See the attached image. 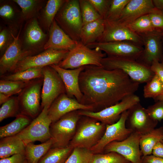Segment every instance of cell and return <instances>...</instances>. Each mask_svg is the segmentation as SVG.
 Here are the masks:
<instances>
[{
    "mask_svg": "<svg viewBox=\"0 0 163 163\" xmlns=\"http://www.w3.org/2000/svg\"><path fill=\"white\" fill-rule=\"evenodd\" d=\"M79 82L83 95L82 104L101 110L134 94L139 85L122 70L93 65L85 66Z\"/></svg>",
    "mask_w": 163,
    "mask_h": 163,
    "instance_id": "6da1fadb",
    "label": "cell"
},
{
    "mask_svg": "<svg viewBox=\"0 0 163 163\" xmlns=\"http://www.w3.org/2000/svg\"><path fill=\"white\" fill-rule=\"evenodd\" d=\"M20 31V30L16 37L13 35L12 42L0 59L1 76L7 72H12L20 61L27 56H31L32 51L21 49L19 39Z\"/></svg>",
    "mask_w": 163,
    "mask_h": 163,
    "instance_id": "d6986e66",
    "label": "cell"
},
{
    "mask_svg": "<svg viewBox=\"0 0 163 163\" xmlns=\"http://www.w3.org/2000/svg\"><path fill=\"white\" fill-rule=\"evenodd\" d=\"M30 81H11L1 79L0 80V93L10 97L12 95L19 94Z\"/></svg>",
    "mask_w": 163,
    "mask_h": 163,
    "instance_id": "e575fe53",
    "label": "cell"
},
{
    "mask_svg": "<svg viewBox=\"0 0 163 163\" xmlns=\"http://www.w3.org/2000/svg\"><path fill=\"white\" fill-rule=\"evenodd\" d=\"M79 1L83 25L102 18L89 0H79Z\"/></svg>",
    "mask_w": 163,
    "mask_h": 163,
    "instance_id": "8d00e7d4",
    "label": "cell"
},
{
    "mask_svg": "<svg viewBox=\"0 0 163 163\" xmlns=\"http://www.w3.org/2000/svg\"><path fill=\"white\" fill-rule=\"evenodd\" d=\"M128 110L124 112L119 119L111 125H106L105 131L100 140L90 150L93 154L103 153L105 146L114 141H120L127 138L132 133L126 125Z\"/></svg>",
    "mask_w": 163,
    "mask_h": 163,
    "instance_id": "5bb4252c",
    "label": "cell"
},
{
    "mask_svg": "<svg viewBox=\"0 0 163 163\" xmlns=\"http://www.w3.org/2000/svg\"><path fill=\"white\" fill-rule=\"evenodd\" d=\"M25 145L17 136L5 137L0 141V158L10 157L13 155L25 153Z\"/></svg>",
    "mask_w": 163,
    "mask_h": 163,
    "instance_id": "cb8c5ba5",
    "label": "cell"
},
{
    "mask_svg": "<svg viewBox=\"0 0 163 163\" xmlns=\"http://www.w3.org/2000/svg\"><path fill=\"white\" fill-rule=\"evenodd\" d=\"M146 83L143 89V96L145 98L154 99L163 94V83L157 75L155 74Z\"/></svg>",
    "mask_w": 163,
    "mask_h": 163,
    "instance_id": "d6a6232c",
    "label": "cell"
},
{
    "mask_svg": "<svg viewBox=\"0 0 163 163\" xmlns=\"http://www.w3.org/2000/svg\"><path fill=\"white\" fill-rule=\"evenodd\" d=\"M155 8L152 0H130L115 21L126 26L139 18L150 13Z\"/></svg>",
    "mask_w": 163,
    "mask_h": 163,
    "instance_id": "44dd1931",
    "label": "cell"
},
{
    "mask_svg": "<svg viewBox=\"0 0 163 163\" xmlns=\"http://www.w3.org/2000/svg\"><path fill=\"white\" fill-rule=\"evenodd\" d=\"M128 111L126 125L132 132L142 135L155 129L157 126L158 122L151 117L146 109L140 102L133 106Z\"/></svg>",
    "mask_w": 163,
    "mask_h": 163,
    "instance_id": "9a60e30c",
    "label": "cell"
},
{
    "mask_svg": "<svg viewBox=\"0 0 163 163\" xmlns=\"http://www.w3.org/2000/svg\"><path fill=\"white\" fill-rule=\"evenodd\" d=\"M104 21V32L96 42L127 41L142 46H143L141 37L131 30L126 26L120 24L116 21Z\"/></svg>",
    "mask_w": 163,
    "mask_h": 163,
    "instance_id": "e0dca14e",
    "label": "cell"
},
{
    "mask_svg": "<svg viewBox=\"0 0 163 163\" xmlns=\"http://www.w3.org/2000/svg\"><path fill=\"white\" fill-rule=\"evenodd\" d=\"M106 128V125L97 120L82 116L69 145L73 148H80L90 149L100 140Z\"/></svg>",
    "mask_w": 163,
    "mask_h": 163,
    "instance_id": "7a4b0ae2",
    "label": "cell"
},
{
    "mask_svg": "<svg viewBox=\"0 0 163 163\" xmlns=\"http://www.w3.org/2000/svg\"><path fill=\"white\" fill-rule=\"evenodd\" d=\"M59 27L73 40L80 41L83 26L78 0H66L55 18Z\"/></svg>",
    "mask_w": 163,
    "mask_h": 163,
    "instance_id": "5b68a950",
    "label": "cell"
},
{
    "mask_svg": "<svg viewBox=\"0 0 163 163\" xmlns=\"http://www.w3.org/2000/svg\"><path fill=\"white\" fill-rule=\"evenodd\" d=\"M21 9L23 19L27 20L34 17L40 9L42 1L36 0H14Z\"/></svg>",
    "mask_w": 163,
    "mask_h": 163,
    "instance_id": "1f68e13d",
    "label": "cell"
},
{
    "mask_svg": "<svg viewBox=\"0 0 163 163\" xmlns=\"http://www.w3.org/2000/svg\"><path fill=\"white\" fill-rule=\"evenodd\" d=\"M50 66L56 71L61 78L66 94L70 97H74L79 102L82 104L83 95L80 89L79 79L85 66L73 69H66L59 67L58 64Z\"/></svg>",
    "mask_w": 163,
    "mask_h": 163,
    "instance_id": "ffe728a7",
    "label": "cell"
},
{
    "mask_svg": "<svg viewBox=\"0 0 163 163\" xmlns=\"http://www.w3.org/2000/svg\"><path fill=\"white\" fill-rule=\"evenodd\" d=\"M43 82L41 91V108L49 107L61 94L66 92L64 84L56 71L50 66L43 68Z\"/></svg>",
    "mask_w": 163,
    "mask_h": 163,
    "instance_id": "8fae6325",
    "label": "cell"
},
{
    "mask_svg": "<svg viewBox=\"0 0 163 163\" xmlns=\"http://www.w3.org/2000/svg\"><path fill=\"white\" fill-rule=\"evenodd\" d=\"M73 149L69 145L65 147H52L38 163H65Z\"/></svg>",
    "mask_w": 163,
    "mask_h": 163,
    "instance_id": "f1b7e54d",
    "label": "cell"
},
{
    "mask_svg": "<svg viewBox=\"0 0 163 163\" xmlns=\"http://www.w3.org/2000/svg\"><path fill=\"white\" fill-rule=\"evenodd\" d=\"M80 110L94 111L92 106L79 102L76 99L69 97L66 93L61 94L53 102L48 111L52 123L70 112Z\"/></svg>",
    "mask_w": 163,
    "mask_h": 163,
    "instance_id": "ac0fdd59",
    "label": "cell"
},
{
    "mask_svg": "<svg viewBox=\"0 0 163 163\" xmlns=\"http://www.w3.org/2000/svg\"><path fill=\"white\" fill-rule=\"evenodd\" d=\"M148 15L154 29L163 32V11L155 8Z\"/></svg>",
    "mask_w": 163,
    "mask_h": 163,
    "instance_id": "7bdbcfd3",
    "label": "cell"
},
{
    "mask_svg": "<svg viewBox=\"0 0 163 163\" xmlns=\"http://www.w3.org/2000/svg\"><path fill=\"white\" fill-rule=\"evenodd\" d=\"M43 77L30 81L18 97L21 113L34 118L39 112Z\"/></svg>",
    "mask_w": 163,
    "mask_h": 163,
    "instance_id": "9c48e42d",
    "label": "cell"
},
{
    "mask_svg": "<svg viewBox=\"0 0 163 163\" xmlns=\"http://www.w3.org/2000/svg\"><path fill=\"white\" fill-rule=\"evenodd\" d=\"M93 154L90 149L74 148L65 163H89Z\"/></svg>",
    "mask_w": 163,
    "mask_h": 163,
    "instance_id": "f35d334b",
    "label": "cell"
},
{
    "mask_svg": "<svg viewBox=\"0 0 163 163\" xmlns=\"http://www.w3.org/2000/svg\"><path fill=\"white\" fill-rule=\"evenodd\" d=\"M66 0H49L42 14L44 26L49 30L58 12Z\"/></svg>",
    "mask_w": 163,
    "mask_h": 163,
    "instance_id": "4dcf8cb0",
    "label": "cell"
},
{
    "mask_svg": "<svg viewBox=\"0 0 163 163\" xmlns=\"http://www.w3.org/2000/svg\"><path fill=\"white\" fill-rule=\"evenodd\" d=\"M163 138V127L155 128L150 132L141 135L139 142L142 156L152 155L155 145Z\"/></svg>",
    "mask_w": 163,
    "mask_h": 163,
    "instance_id": "d4e9b609",
    "label": "cell"
},
{
    "mask_svg": "<svg viewBox=\"0 0 163 163\" xmlns=\"http://www.w3.org/2000/svg\"><path fill=\"white\" fill-rule=\"evenodd\" d=\"M126 26L131 30L138 34L156 30L152 24L148 14L139 18Z\"/></svg>",
    "mask_w": 163,
    "mask_h": 163,
    "instance_id": "836d02e7",
    "label": "cell"
},
{
    "mask_svg": "<svg viewBox=\"0 0 163 163\" xmlns=\"http://www.w3.org/2000/svg\"><path fill=\"white\" fill-rule=\"evenodd\" d=\"M91 49L100 50L108 56L129 58L137 60L141 56L143 47L127 41L95 42L86 45Z\"/></svg>",
    "mask_w": 163,
    "mask_h": 163,
    "instance_id": "30bf717a",
    "label": "cell"
},
{
    "mask_svg": "<svg viewBox=\"0 0 163 163\" xmlns=\"http://www.w3.org/2000/svg\"><path fill=\"white\" fill-rule=\"evenodd\" d=\"M10 123L0 127V138L17 135L27 127L32 121L29 117L20 113Z\"/></svg>",
    "mask_w": 163,
    "mask_h": 163,
    "instance_id": "83f0119b",
    "label": "cell"
},
{
    "mask_svg": "<svg viewBox=\"0 0 163 163\" xmlns=\"http://www.w3.org/2000/svg\"><path fill=\"white\" fill-rule=\"evenodd\" d=\"M49 107L47 105L45 106L38 116L16 135L25 145L36 141L43 143L51 138L50 127L52 122L48 114Z\"/></svg>",
    "mask_w": 163,
    "mask_h": 163,
    "instance_id": "ba28073f",
    "label": "cell"
},
{
    "mask_svg": "<svg viewBox=\"0 0 163 163\" xmlns=\"http://www.w3.org/2000/svg\"><path fill=\"white\" fill-rule=\"evenodd\" d=\"M161 11H163V8H162V9H161Z\"/></svg>",
    "mask_w": 163,
    "mask_h": 163,
    "instance_id": "9f6ffc18",
    "label": "cell"
},
{
    "mask_svg": "<svg viewBox=\"0 0 163 163\" xmlns=\"http://www.w3.org/2000/svg\"><path fill=\"white\" fill-rule=\"evenodd\" d=\"M13 34L3 29L0 33V50L2 52L7 49L13 40Z\"/></svg>",
    "mask_w": 163,
    "mask_h": 163,
    "instance_id": "ee69618b",
    "label": "cell"
},
{
    "mask_svg": "<svg viewBox=\"0 0 163 163\" xmlns=\"http://www.w3.org/2000/svg\"><path fill=\"white\" fill-rule=\"evenodd\" d=\"M26 160L25 153H19L1 159L0 163H23Z\"/></svg>",
    "mask_w": 163,
    "mask_h": 163,
    "instance_id": "bcb514c9",
    "label": "cell"
},
{
    "mask_svg": "<svg viewBox=\"0 0 163 163\" xmlns=\"http://www.w3.org/2000/svg\"><path fill=\"white\" fill-rule=\"evenodd\" d=\"M162 40H163V38H162Z\"/></svg>",
    "mask_w": 163,
    "mask_h": 163,
    "instance_id": "680465c9",
    "label": "cell"
},
{
    "mask_svg": "<svg viewBox=\"0 0 163 163\" xmlns=\"http://www.w3.org/2000/svg\"><path fill=\"white\" fill-rule=\"evenodd\" d=\"M78 110L69 113L56 122L50 127L52 147H65L69 145L76 131L78 122L81 117Z\"/></svg>",
    "mask_w": 163,
    "mask_h": 163,
    "instance_id": "8992f818",
    "label": "cell"
},
{
    "mask_svg": "<svg viewBox=\"0 0 163 163\" xmlns=\"http://www.w3.org/2000/svg\"><path fill=\"white\" fill-rule=\"evenodd\" d=\"M11 97L4 94L3 93H0V104L2 105L4 103L7 101Z\"/></svg>",
    "mask_w": 163,
    "mask_h": 163,
    "instance_id": "f907efd6",
    "label": "cell"
},
{
    "mask_svg": "<svg viewBox=\"0 0 163 163\" xmlns=\"http://www.w3.org/2000/svg\"><path fill=\"white\" fill-rule=\"evenodd\" d=\"M161 142L163 143V138Z\"/></svg>",
    "mask_w": 163,
    "mask_h": 163,
    "instance_id": "11a10c76",
    "label": "cell"
},
{
    "mask_svg": "<svg viewBox=\"0 0 163 163\" xmlns=\"http://www.w3.org/2000/svg\"><path fill=\"white\" fill-rule=\"evenodd\" d=\"M146 109L154 120L158 122H163V100L156 101L154 104L149 106Z\"/></svg>",
    "mask_w": 163,
    "mask_h": 163,
    "instance_id": "b9f144b4",
    "label": "cell"
},
{
    "mask_svg": "<svg viewBox=\"0 0 163 163\" xmlns=\"http://www.w3.org/2000/svg\"><path fill=\"white\" fill-rule=\"evenodd\" d=\"M46 35L40 27L37 20L31 19L27 26L25 34L26 44L33 48L37 46L44 41Z\"/></svg>",
    "mask_w": 163,
    "mask_h": 163,
    "instance_id": "484cf974",
    "label": "cell"
},
{
    "mask_svg": "<svg viewBox=\"0 0 163 163\" xmlns=\"http://www.w3.org/2000/svg\"><path fill=\"white\" fill-rule=\"evenodd\" d=\"M141 135L132 132L125 139L112 142L104 148L103 153L114 152L120 154L132 163H142V154L139 141Z\"/></svg>",
    "mask_w": 163,
    "mask_h": 163,
    "instance_id": "4fadbf2b",
    "label": "cell"
},
{
    "mask_svg": "<svg viewBox=\"0 0 163 163\" xmlns=\"http://www.w3.org/2000/svg\"><path fill=\"white\" fill-rule=\"evenodd\" d=\"M162 45H163V53H162V58H161V59L160 62H161L163 65V40H162Z\"/></svg>",
    "mask_w": 163,
    "mask_h": 163,
    "instance_id": "f5cc1de1",
    "label": "cell"
},
{
    "mask_svg": "<svg viewBox=\"0 0 163 163\" xmlns=\"http://www.w3.org/2000/svg\"><path fill=\"white\" fill-rule=\"evenodd\" d=\"M69 51L48 49L37 55L27 56L18 62L12 72L30 68H43L53 64H58L65 58Z\"/></svg>",
    "mask_w": 163,
    "mask_h": 163,
    "instance_id": "7c38bea8",
    "label": "cell"
},
{
    "mask_svg": "<svg viewBox=\"0 0 163 163\" xmlns=\"http://www.w3.org/2000/svg\"><path fill=\"white\" fill-rule=\"evenodd\" d=\"M101 18L105 20L108 12L111 0H89Z\"/></svg>",
    "mask_w": 163,
    "mask_h": 163,
    "instance_id": "60d3db41",
    "label": "cell"
},
{
    "mask_svg": "<svg viewBox=\"0 0 163 163\" xmlns=\"http://www.w3.org/2000/svg\"><path fill=\"white\" fill-rule=\"evenodd\" d=\"M139 97L133 94L124 97L119 103L97 111L78 110L82 116L94 118L105 125H111L117 122L122 114L140 102Z\"/></svg>",
    "mask_w": 163,
    "mask_h": 163,
    "instance_id": "52a82bcc",
    "label": "cell"
},
{
    "mask_svg": "<svg viewBox=\"0 0 163 163\" xmlns=\"http://www.w3.org/2000/svg\"><path fill=\"white\" fill-rule=\"evenodd\" d=\"M43 68L35 67L24 71L2 76V79L5 80L22 81H30L33 79L43 77Z\"/></svg>",
    "mask_w": 163,
    "mask_h": 163,
    "instance_id": "f546056e",
    "label": "cell"
},
{
    "mask_svg": "<svg viewBox=\"0 0 163 163\" xmlns=\"http://www.w3.org/2000/svg\"><path fill=\"white\" fill-rule=\"evenodd\" d=\"M128 163H132L131 162H128Z\"/></svg>",
    "mask_w": 163,
    "mask_h": 163,
    "instance_id": "6f0895ef",
    "label": "cell"
},
{
    "mask_svg": "<svg viewBox=\"0 0 163 163\" xmlns=\"http://www.w3.org/2000/svg\"><path fill=\"white\" fill-rule=\"evenodd\" d=\"M53 141L50 138L38 145L30 142L25 146V155L28 163H38L40 159L53 146Z\"/></svg>",
    "mask_w": 163,
    "mask_h": 163,
    "instance_id": "4316f807",
    "label": "cell"
},
{
    "mask_svg": "<svg viewBox=\"0 0 163 163\" xmlns=\"http://www.w3.org/2000/svg\"><path fill=\"white\" fill-rule=\"evenodd\" d=\"M152 155L156 156L163 158V143L161 142H158L154 147Z\"/></svg>",
    "mask_w": 163,
    "mask_h": 163,
    "instance_id": "681fc988",
    "label": "cell"
},
{
    "mask_svg": "<svg viewBox=\"0 0 163 163\" xmlns=\"http://www.w3.org/2000/svg\"><path fill=\"white\" fill-rule=\"evenodd\" d=\"M49 30V38L43 47L45 50L53 49L69 51L77 42L64 32L55 20Z\"/></svg>",
    "mask_w": 163,
    "mask_h": 163,
    "instance_id": "7402d4cb",
    "label": "cell"
},
{
    "mask_svg": "<svg viewBox=\"0 0 163 163\" xmlns=\"http://www.w3.org/2000/svg\"><path fill=\"white\" fill-rule=\"evenodd\" d=\"M123 157L114 152L105 153L93 154L89 163H128Z\"/></svg>",
    "mask_w": 163,
    "mask_h": 163,
    "instance_id": "74e56055",
    "label": "cell"
},
{
    "mask_svg": "<svg viewBox=\"0 0 163 163\" xmlns=\"http://www.w3.org/2000/svg\"><path fill=\"white\" fill-rule=\"evenodd\" d=\"M20 109L18 97H10L6 102L2 104L0 108V122L10 117H16Z\"/></svg>",
    "mask_w": 163,
    "mask_h": 163,
    "instance_id": "d590c367",
    "label": "cell"
},
{
    "mask_svg": "<svg viewBox=\"0 0 163 163\" xmlns=\"http://www.w3.org/2000/svg\"><path fill=\"white\" fill-rule=\"evenodd\" d=\"M152 71L157 75L163 83V65L160 62L154 61L150 67Z\"/></svg>",
    "mask_w": 163,
    "mask_h": 163,
    "instance_id": "7dc6e473",
    "label": "cell"
},
{
    "mask_svg": "<svg viewBox=\"0 0 163 163\" xmlns=\"http://www.w3.org/2000/svg\"><path fill=\"white\" fill-rule=\"evenodd\" d=\"M154 100L156 102L159 101L163 100V94L158 96L154 99Z\"/></svg>",
    "mask_w": 163,
    "mask_h": 163,
    "instance_id": "816d5d0a",
    "label": "cell"
},
{
    "mask_svg": "<svg viewBox=\"0 0 163 163\" xmlns=\"http://www.w3.org/2000/svg\"><path fill=\"white\" fill-rule=\"evenodd\" d=\"M106 54L101 50L91 49L81 41L77 42L58 66L66 69H73L88 65L102 66Z\"/></svg>",
    "mask_w": 163,
    "mask_h": 163,
    "instance_id": "277c9868",
    "label": "cell"
},
{
    "mask_svg": "<svg viewBox=\"0 0 163 163\" xmlns=\"http://www.w3.org/2000/svg\"><path fill=\"white\" fill-rule=\"evenodd\" d=\"M101 64L108 70H122L139 84L147 82L155 75L150 67L132 59L107 56L102 59Z\"/></svg>",
    "mask_w": 163,
    "mask_h": 163,
    "instance_id": "3957f363",
    "label": "cell"
},
{
    "mask_svg": "<svg viewBox=\"0 0 163 163\" xmlns=\"http://www.w3.org/2000/svg\"><path fill=\"white\" fill-rule=\"evenodd\" d=\"M142 163H163V158L155 156L152 154L142 156Z\"/></svg>",
    "mask_w": 163,
    "mask_h": 163,
    "instance_id": "c3c4849f",
    "label": "cell"
},
{
    "mask_svg": "<svg viewBox=\"0 0 163 163\" xmlns=\"http://www.w3.org/2000/svg\"><path fill=\"white\" fill-rule=\"evenodd\" d=\"M138 34L142 39L144 47L137 61L150 67L154 61L161 62L163 53V32L155 30Z\"/></svg>",
    "mask_w": 163,
    "mask_h": 163,
    "instance_id": "2e32d148",
    "label": "cell"
},
{
    "mask_svg": "<svg viewBox=\"0 0 163 163\" xmlns=\"http://www.w3.org/2000/svg\"><path fill=\"white\" fill-rule=\"evenodd\" d=\"M0 16L4 20L12 22L16 17V13L12 6L5 4L0 6Z\"/></svg>",
    "mask_w": 163,
    "mask_h": 163,
    "instance_id": "f6af8a7d",
    "label": "cell"
},
{
    "mask_svg": "<svg viewBox=\"0 0 163 163\" xmlns=\"http://www.w3.org/2000/svg\"><path fill=\"white\" fill-rule=\"evenodd\" d=\"M130 0H111L110 7L105 20L112 21L117 20Z\"/></svg>",
    "mask_w": 163,
    "mask_h": 163,
    "instance_id": "ab89813d",
    "label": "cell"
},
{
    "mask_svg": "<svg viewBox=\"0 0 163 163\" xmlns=\"http://www.w3.org/2000/svg\"><path fill=\"white\" fill-rule=\"evenodd\" d=\"M23 163H28L27 162V161L26 159V160Z\"/></svg>",
    "mask_w": 163,
    "mask_h": 163,
    "instance_id": "db71d44e",
    "label": "cell"
},
{
    "mask_svg": "<svg viewBox=\"0 0 163 163\" xmlns=\"http://www.w3.org/2000/svg\"><path fill=\"white\" fill-rule=\"evenodd\" d=\"M105 28V21L101 18L83 25L80 35V41L87 45L96 42Z\"/></svg>",
    "mask_w": 163,
    "mask_h": 163,
    "instance_id": "603a6c76",
    "label": "cell"
}]
</instances>
